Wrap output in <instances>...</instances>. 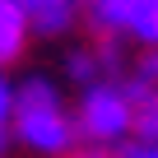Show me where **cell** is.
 <instances>
[{
  "mask_svg": "<svg viewBox=\"0 0 158 158\" xmlns=\"http://www.w3.org/2000/svg\"><path fill=\"white\" fill-rule=\"evenodd\" d=\"M14 144V84L10 74H0V158L10 153Z\"/></svg>",
  "mask_w": 158,
  "mask_h": 158,
  "instance_id": "cell-6",
  "label": "cell"
},
{
  "mask_svg": "<svg viewBox=\"0 0 158 158\" xmlns=\"http://www.w3.org/2000/svg\"><path fill=\"white\" fill-rule=\"evenodd\" d=\"M135 139L158 144V93L144 98V102H135Z\"/></svg>",
  "mask_w": 158,
  "mask_h": 158,
  "instance_id": "cell-7",
  "label": "cell"
},
{
  "mask_svg": "<svg viewBox=\"0 0 158 158\" xmlns=\"http://www.w3.org/2000/svg\"><path fill=\"white\" fill-rule=\"evenodd\" d=\"M84 23L93 37L158 51V0H84Z\"/></svg>",
  "mask_w": 158,
  "mask_h": 158,
  "instance_id": "cell-3",
  "label": "cell"
},
{
  "mask_svg": "<svg viewBox=\"0 0 158 158\" xmlns=\"http://www.w3.org/2000/svg\"><path fill=\"white\" fill-rule=\"evenodd\" d=\"M116 158H158V144H144V139H130L116 149Z\"/></svg>",
  "mask_w": 158,
  "mask_h": 158,
  "instance_id": "cell-8",
  "label": "cell"
},
{
  "mask_svg": "<svg viewBox=\"0 0 158 158\" xmlns=\"http://www.w3.org/2000/svg\"><path fill=\"white\" fill-rule=\"evenodd\" d=\"M14 144L37 158H65L79 144L74 107L51 74H28L14 84Z\"/></svg>",
  "mask_w": 158,
  "mask_h": 158,
  "instance_id": "cell-1",
  "label": "cell"
},
{
  "mask_svg": "<svg viewBox=\"0 0 158 158\" xmlns=\"http://www.w3.org/2000/svg\"><path fill=\"white\" fill-rule=\"evenodd\" d=\"M33 37H65L79 19H84V0H19Z\"/></svg>",
  "mask_w": 158,
  "mask_h": 158,
  "instance_id": "cell-4",
  "label": "cell"
},
{
  "mask_svg": "<svg viewBox=\"0 0 158 158\" xmlns=\"http://www.w3.org/2000/svg\"><path fill=\"white\" fill-rule=\"evenodd\" d=\"M65 158H116V153H112V149H93V144H74Z\"/></svg>",
  "mask_w": 158,
  "mask_h": 158,
  "instance_id": "cell-9",
  "label": "cell"
},
{
  "mask_svg": "<svg viewBox=\"0 0 158 158\" xmlns=\"http://www.w3.org/2000/svg\"><path fill=\"white\" fill-rule=\"evenodd\" d=\"M33 42V28H28V14L19 0H0V74H5L14 60H23Z\"/></svg>",
  "mask_w": 158,
  "mask_h": 158,
  "instance_id": "cell-5",
  "label": "cell"
},
{
  "mask_svg": "<svg viewBox=\"0 0 158 158\" xmlns=\"http://www.w3.org/2000/svg\"><path fill=\"white\" fill-rule=\"evenodd\" d=\"M74 135L79 144H93V149H121L135 139V107L121 89V79H102V84L79 89L74 98Z\"/></svg>",
  "mask_w": 158,
  "mask_h": 158,
  "instance_id": "cell-2",
  "label": "cell"
}]
</instances>
